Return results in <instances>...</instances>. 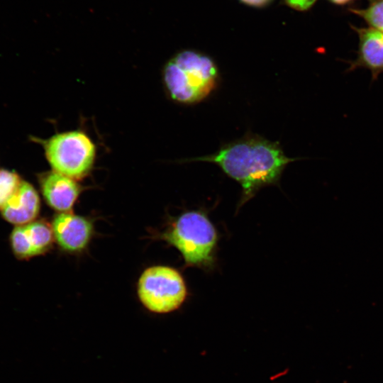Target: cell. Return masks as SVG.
<instances>
[{
	"mask_svg": "<svg viewBox=\"0 0 383 383\" xmlns=\"http://www.w3.org/2000/svg\"><path fill=\"white\" fill-rule=\"evenodd\" d=\"M137 292L143 305L157 313H166L181 306L187 295L184 280L175 269L155 265L141 274Z\"/></svg>",
	"mask_w": 383,
	"mask_h": 383,
	"instance_id": "obj_5",
	"label": "cell"
},
{
	"mask_svg": "<svg viewBox=\"0 0 383 383\" xmlns=\"http://www.w3.org/2000/svg\"><path fill=\"white\" fill-rule=\"evenodd\" d=\"M239 1L242 2L243 4H245L250 6L256 7V8H262L268 5L273 0H239Z\"/></svg>",
	"mask_w": 383,
	"mask_h": 383,
	"instance_id": "obj_15",
	"label": "cell"
},
{
	"mask_svg": "<svg viewBox=\"0 0 383 383\" xmlns=\"http://www.w3.org/2000/svg\"><path fill=\"white\" fill-rule=\"evenodd\" d=\"M372 1H379V0H372Z\"/></svg>",
	"mask_w": 383,
	"mask_h": 383,
	"instance_id": "obj_17",
	"label": "cell"
},
{
	"mask_svg": "<svg viewBox=\"0 0 383 383\" xmlns=\"http://www.w3.org/2000/svg\"><path fill=\"white\" fill-rule=\"evenodd\" d=\"M329 1L338 5H344V4H348L353 0H329Z\"/></svg>",
	"mask_w": 383,
	"mask_h": 383,
	"instance_id": "obj_16",
	"label": "cell"
},
{
	"mask_svg": "<svg viewBox=\"0 0 383 383\" xmlns=\"http://www.w3.org/2000/svg\"><path fill=\"white\" fill-rule=\"evenodd\" d=\"M40 197L34 187L23 181L15 194L1 211L10 223L22 226L35 220L40 210Z\"/></svg>",
	"mask_w": 383,
	"mask_h": 383,
	"instance_id": "obj_9",
	"label": "cell"
},
{
	"mask_svg": "<svg viewBox=\"0 0 383 383\" xmlns=\"http://www.w3.org/2000/svg\"><path fill=\"white\" fill-rule=\"evenodd\" d=\"M10 244L13 252L18 257L29 258L34 256L23 225L16 226L14 228L10 235Z\"/></svg>",
	"mask_w": 383,
	"mask_h": 383,
	"instance_id": "obj_13",
	"label": "cell"
},
{
	"mask_svg": "<svg viewBox=\"0 0 383 383\" xmlns=\"http://www.w3.org/2000/svg\"><path fill=\"white\" fill-rule=\"evenodd\" d=\"M38 179L45 201L57 211L71 210L82 190L77 180L53 170L41 173Z\"/></svg>",
	"mask_w": 383,
	"mask_h": 383,
	"instance_id": "obj_7",
	"label": "cell"
},
{
	"mask_svg": "<svg viewBox=\"0 0 383 383\" xmlns=\"http://www.w3.org/2000/svg\"><path fill=\"white\" fill-rule=\"evenodd\" d=\"M22 182L14 171L0 169V211L15 194Z\"/></svg>",
	"mask_w": 383,
	"mask_h": 383,
	"instance_id": "obj_11",
	"label": "cell"
},
{
	"mask_svg": "<svg viewBox=\"0 0 383 383\" xmlns=\"http://www.w3.org/2000/svg\"><path fill=\"white\" fill-rule=\"evenodd\" d=\"M161 238L180 252L187 265L203 268L213 265L217 234L205 213L196 211L182 213Z\"/></svg>",
	"mask_w": 383,
	"mask_h": 383,
	"instance_id": "obj_3",
	"label": "cell"
},
{
	"mask_svg": "<svg viewBox=\"0 0 383 383\" xmlns=\"http://www.w3.org/2000/svg\"><path fill=\"white\" fill-rule=\"evenodd\" d=\"M52 170L82 179L91 172L97 148L91 138L82 129L56 133L46 139H37Z\"/></svg>",
	"mask_w": 383,
	"mask_h": 383,
	"instance_id": "obj_4",
	"label": "cell"
},
{
	"mask_svg": "<svg viewBox=\"0 0 383 383\" xmlns=\"http://www.w3.org/2000/svg\"><path fill=\"white\" fill-rule=\"evenodd\" d=\"M23 226L34 256L46 252L54 238L52 227L43 221H33Z\"/></svg>",
	"mask_w": 383,
	"mask_h": 383,
	"instance_id": "obj_10",
	"label": "cell"
},
{
	"mask_svg": "<svg viewBox=\"0 0 383 383\" xmlns=\"http://www.w3.org/2000/svg\"><path fill=\"white\" fill-rule=\"evenodd\" d=\"M350 11L362 18L370 28L383 33V0L374 1L364 9H352Z\"/></svg>",
	"mask_w": 383,
	"mask_h": 383,
	"instance_id": "obj_12",
	"label": "cell"
},
{
	"mask_svg": "<svg viewBox=\"0 0 383 383\" xmlns=\"http://www.w3.org/2000/svg\"><path fill=\"white\" fill-rule=\"evenodd\" d=\"M316 1V0H284L288 6L300 11L309 10Z\"/></svg>",
	"mask_w": 383,
	"mask_h": 383,
	"instance_id": "obj_14",
	"label": "cell"
},
{
	"mask_svg": "<svg viewBox=\"0 0 383 383\" xmlns=\"http://www.w3.org/2000/svg\"><path fill=\"white\" fill-rule=\"evenodd\" d=\"M301 158L287 157L278 142L255 134L226 143L216 152L187 160L218 165L242 187L240 206L265 186L277 184L287 165Z\"/></svg>",
	"mask_w": 383,
	"mask_h": 383,
	"instance_id": "obj_1",
	"label": "cell"
},
{
	"mask_svg": "<svg viewBox=\"0 0 383 383\" xmlns=\"http://www.w3.org/2000/svg\"><path fill=\"white\" fill-rule=\"evenodd\" d=\"M219 72L208 55L194 50H182L165 64L162 84L167 96L184 105L199 103L217 87Z\"/></svg>",
	"mask_w": 383,
	"mask_h": 383,
	"instance_id": "obj_2",
	"label": "cell"
},
{
	"mask_svg": "<svg viewBox=\"0 0 383 383\" xmlns=\"http://www.w3.org/2000/svg\"><path fill=\"white\" fill-rule=\"evenodd\" d=\"M51 227L57 243L68 252L83 250L93 233V225L89 219L69 211L57 214Z\"/></svg>",
	"mask_w": 383,
	"mask_h": 383,
	"instance_id": "obj_6",
	"label": "cell"
},
{
	"mask_svg": "<svg viewBox=\"0 0 383 383\" xmlns=\"http://www.w3.org/2000/svg\"><path fill=\"white\" fill-rule=\"evenodd\" d=\"M353 29L358 35V50L356 58L350 62L347 71L366 69L374 81L383 72V33L372 28L353 27Z\"/></svg>",
	"mask_w": 383,
	"mask_h": 383,
	"instance_id": "obj_8",
	"label": "cell"
}]
</instances>
